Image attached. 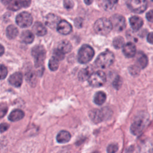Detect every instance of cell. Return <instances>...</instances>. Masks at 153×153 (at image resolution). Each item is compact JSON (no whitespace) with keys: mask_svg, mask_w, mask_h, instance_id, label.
Instances as JSON below:
<instances>
[{"mask_svg":"<svg viewBox=\"0 0 153 153\" xmlns=\"http://www.w3.org/2000/svg\"><path fill=\"white\" fill-rule=\"evenodd\" d=\"M149 122V115L148 112L142 111L139 112L134 118L131 126L130 131L135 135H140L146 128Z\"/></svg>","mask_w":153,"mask_h":153,"instance_id":"6da1fadb","label":"cell"},{"mask_svg":"<svg viewBox=\"0 0 153 153\" xmlns=\"http://www.w3.org/2000/svg\"><path fill=\"white\" fill-rule=\"evenodd\" d=\"M115 56L112 52L106 50L100 53L97 57L95 64L100 68H106L110 66L114 62Z\"/></svg>","mask_w":153,"mask_h":153,"instance_id":"7a4b0ae2","label":"cell"},{"mask_svg":"<svg viewBox=\"0 0 153 153\" xmlns=\"http://www.w3.org/2000/svg\"><path fill=\"white\" fill-rule=\"evenodd\" d=\"M112 29V25L110 19L105 17L99 19L96 21L94 25V29L95 32L102 35L108 34Z\"/></svg>","mask_w":153,"mask_h":153,"instance_id":"3957f363","label":"cell"},{"mask_svg":"<svg viewBox=\"0 0 153 153\" xmlns=\"http://www.w3.org/2000/svg\"><path fill=\"white\" fill-rule=\"evenodd\" d=\"M111 110L107 108H104L101 109H93L88 112V116L90 120L96 124L99 123L110 117Z\"/></svg>","mask_w":153,"mask_h":153,"instance_id":"277c9868","label":"cell"},{"mask_svg":"<svg viewBox=\"0 0 153 153\" xmlns=\"http://www.w3.org/2000/svg\"><path fill=\"white\" fill-rule=\"evenodd\" d=\"M94 55L93 48L88 45H83L79 49L78 53V60L81 63L89 62Z\"/></svg>","mask_w":153,"mask_h":153,"instance_id":"5b68a950","label":"cell"},{"mask_svg":"<svg viewBox=\"0 0 153 153\" xmlns=\"http://www.w3.org/2000/svg\"><path fill=\"white\" fill-rule=\"evenodd\" d=\"M126 4L128 8L136 13L144 12L148 6L147 0H127Z\"/></svg>","mask_w":153,"mask_h":153,"instance_id":"8992f818","label":"cell"},{"mask_svg":"<svg viewBox=\"0 0 153 153\" xmlns=\"http://www.w3.org/2000/svg\"><path fill=\"white\" fill-rule=\"evenodd\" d=\"M32 55L35 60V65L36 68L41 66L45 57V50L42 45H36L32 50Z\"/></svg>","mask_w":153,"mask_h":153,"instance_id":"52a82bcc","label":"cell"},{"mask_svg":"<svg viewBox=\"0 0 153 153\" xmlns=\"http://www.w3.org/2000/svg\"><path fill=\"white\" fill-rule=\"evenodd\" d=\"M88 83L94 87H99L102 86L106 82L105 74L101 71H98L91 74L88 79Z\"/></svg>","mask_w":153,"mask_h":153,"instance_id":"ba28073f","label":"cell"},{"mask_svg":"<svg viewBox=\"0 0 153 153\" xmlns=\"http://www.w3.org/2000/svg\"><path fill=\"white\" fill-rule=\"evenodd\" d=\"M16 23L21 27H27L30 26L33 22L31 14L24 11L19 14L16 18Z\"/></svg>","mask_w":153,"mask_h":153,"instance_id":"9c48e42d","label":"cell"},{"mask_svg":"<svg viewBox=\"0 0 153 153\" xmlns=\"http://www.w3.org/2000/svg\"><path fill=\"white\" fill-rule=\"evenodd\" d=\"M112 25V28L117 31L121 32L123 30L126 26L125 18L120 14H114L110 19Z\"/></svg>","mask_w":153,"mask_h":153,"instance_id":"30bf717a","label":"cell"},{"mask_svg":"<svg viewBox=\"0 0 153 153\" xmlns=\"http://www.w3.org/2000/svg\"><path fill=\"white\" fill-rule=\"evenodd\" d=\"M137 153H153V144L148 139L142 140L138 146Z\"/></svg>","mask_w":153,"mask_h":153,"instance_id":"8fae6325","label":"cell"},{"mask_svg":"<svg viewBox=\"0 0 153 153\" xmlns=\"http://www.w3.org/2000/svg\"><path fill=\"white\" fill-rule=\"evenodd\" d=\"M57 31L63 35H67L71 32L72 30L71 24L66 20H62L59 22L57 26Z\"/></svg>","mask_w":153,"mask_h":153,"instance_id":"7c38bea8","label":"cell"},{"mask_svg":"<svg viewBox=\"0 0 153 153\" xmlns=\"http://www.w3.org/2000/svg\"><path fill=\"white\" fill-rule=\"evenodd\" d=\"M60 18L54 14H48L45 18V25L50 28H54L57 26L60 22Z\"/></svg>","mask_w":153,"mask_h":153,"instance_id":"4fadbf2b","label":"cell"},{"mask_svg":"<svg viewBox=\"0 0 153 153\" xmlns=\"http://www.w3.org/2000/svg\"><path fill=\"white\" fill-rule=\"evenodd\" d=\"M8 81L11 85L16 87H19L22 85L23 81V75L22 73L19 72L14 73L10 76Z\"/></svg>","mask_w":153,"mask_h":153,"instance_id":"5bb4252c","label":"cell"},{"mask_svg":"<svg viewBox=\"0 0 153 153\" xmlns=\"http://www.w3.org/2000/svg\"><path fill=\"white\" fill-rule=\"evenodd\" d=\"M123 52L127 57H133L136 53V46L132 42H128L124 45Z\"/></svg>","mask_w":153,"mask_h":153,"instance_id":"9a60e30c","label":"cell"},{"mask_svg":"<svg viewBox=\"0 0 153 153\" xmlns=\"http://www.w3.org/2000/svg\"><path fill=\"white\" fill-rule=\"evenodd\" d=\"M148 63V59L146 55L142 52H139L136 56V65L140 69H143L146 67Z\"/></svg>","mask_w":153,"mask_h":153,"instance_id":"2e32d148","label":"cell"},{"mask_svg":"<svg viewBox=\"0 0 153 153\" xmlns=\"http://www.w3.org/2000/svg\"><path fill=\"white\" fill-rule=\"evenodd\" d=\"M24 116L25 113L22 110L16 109L10 112V115L8 117V118L10 121L12 122H16L22 120L24 117Z\"/></svg>","mask_w":153,"mask_h":153,"instance_id":"e0dca14e","label":"cell"},{"mask_svg":"<svg viewBox=\"0 0 153 153\" xmlns=\"http://www.w3.org/2000/svg\"><path fill=\"white\" fill-rule=\"evenodd\" d=\"M130 26L131 28L134 30H138L141 28L143 24L142 19L138 16H132L129 19Z\"/></svg>","mask_w":153,"mask_h":153,"instance_id":"ac0fdd59","label":"cell"},{"mask_svg":"<svg viewBox=\"0 0 153 153\" xmlns=\"http://www.w3.org/2000/svg\"><path fill=\"white\" fill-rule=\"evenodd\" d=\"M71 138L70 133L66 130H62L59 131L56 136V140L59 143H65L68 142Z\"/></svg>","mask_w":153,"mask_h":153,"instance_id":"d6986e66","label":"cell"},{"mask_svg":"<svg viewBox=\"0 0 153 153\" xmlns=\"http://www.w3.org/2000/svg\"><path fill=\"white\" fill-rule=\"evenodd\" d=\"M33 32L38 36H44L47 33V29L45 27L39 22H36L34 23L32 27Z\"/></svg>","mask_w":153,"mask_h":153,"instance_id":"ffe728a7","label":"cell"},{"mask_svg":"<svg viewBox=\"0 0 153 153\" xmlns=\"http://www.w3.org/2000/svg\"><path fill=\"white\" fill-rule=\"evenodd\" d=\"M93 68L91 66H87L81 69L78 74V78L81 81H84L90 78L93 74Z\"/></svg>","mask_w":153,"mask_h":153,"instance_id":"44dd1931","label":"cell"},{"mask_svg":"<svg viewBox=\"0 0 153 153\" xmlns=\"http://www.w3.org/2000/svg\"><path fill=\"white\" fill-rule=\"evenodd\" d=\"M22 41L26 44H30L34 39V35L33 33L29 30H25L21 34Z\"/></svg>","mask_w":153,"mask_h":153,"instance_id":"7402d4cb","label":"cell"},{"mask_svg":"<svg viewBox=\"0 0 153 153\" xmlns=\"http://www.w3.org/2000/svg\"><path fill=\"white\" fill-rule=\"evenodd\" d=\"M106 95L103 91L97 92L94 97V102L97 105H102L106 100Z\"/></svg>","mask_w":153,"mask_h":153,"instance_id":"603a6c76","label":"cell"},{"mask_svg":"<svg viewBox=\"0 0 153 153\" xmlns=\"http://www.w3.org/2000/svg\"><path fill=\"white\" fill-rule=\"evenodd\" d=\"M18 29L14 25H10L6 29V35L9 39H14L18 35Z\"/></svg>","mask_w":153,"mask_h":153,"instance_id":"cb8c5ba5","label":"cell"},{"mask_svg":"<svg viewBox=\"0 0 153 153\" xmlns=\"http://www.w3.org/2000/svg\"><path fill=\"white\" fill-rule=\"evenodd\" d=\"M58 49L63 53H67L70 52L72 50V45L69 41L64 40L59 43Z\"/></svg>","mask_w":153,"mask_h":153,"instance_id":"d4e9b609","label":"cell"},{"mask_svg":"<svg viewBox=\"0 0 153 153\" xmlns=\"http://www.w3.org/2000/svg\"><path fill=\"white\" fill-rule=\"evenodd\" d=\"M118 0H103L102 6L106 10H112L117 5Z\"/></svg>","mask_w":153,"mask_h":153,"instance_id":"484cf974","label":"cell"},{"mask_svg":"<svg viewBox=\"0 0 153 153\" xmlns=\"http://www.w3.org/2000/svg\"><path fill=\"white\" fill-rule=\"evenodd\" d=\"M26 79L27 81V82L32 86H34L36 84V75L32 71L27 73V74L26 75Z\"/></svg>","mask_w":153,"mask_h":153,"instance_id":"4316f807","label":"cell"},{"mask_svg":"<svg viewBox=\"0 0 153 153\" xmlns=\"http://www.w3.org/2000/svg\"><path fill=\"white\" fill-rule=\"evenodd\" d=\"M124 45V40L123 37L117 36L114 38L113 41V45L115 48H121V47H123Z\"/></svg>","mask_w":153,"mask_h":153,"instance_id":"83f0119b","label":"cell"},{"mask_svg":"<svg viewBox=\"0 0 153 153\" xmlns=\"http://www.w3.org/2000/svg\"><path fill=\"white\" fill-rule=\"evenodd\" d=\"M59 60H57L56 59H55L54 57H52L50 60H49V63H48V66L49 68L51 71H56L59 68Z\"/></svg>","mask_w":153,"mask_h":153,"instance_id":"f1b7e54d","label":"cell"},{"mask_svg":"<svg viewBox=\"0 0 153 153\" xmlns=\"http://www.w3.org/2000/svg\"><path fill=\"white\" fill-rule=\"evenodd\" d=\"M21 5L19 1L17 0H13L8 5V9L12 11H17L20 8Z\"/></svg>","mask_w":153,"mask_h":153,"instance_id":"f546056e","label":"cell"},{"mask_svg":"<svg viewBox=\"0 0 153 153\" xmlns=\"http://www.w3.org/2000/svg\"><path fill=\"white\" fill-rule=\"evenodd\" d=\"M53 57H54L55 59H56L57 60H58L59 61L63 60L65 57V53H63V52H62L60 50L56 49L54 50V51H53Z\"/></svg>","mask_w":153,"mask_h":153,"instance_id":"4dcf8cb0","label":"cell"},{"mask_svg":"<svg viewBox=\"0 0 153 153\" xmlns=\"http://www.w3.org/2000/svg\"><path fill=\"white\" fill-rule=\"evenodd\" d=\"M140 71V68L137 66L136 65H132L130 66L129 68V72L131 74V75L133 76H137L139 74Z\"/></svg>","mask_w":153,"mask_h":153,"instance_id":"1f68e13d","label":"cell"},{"mask_svg":"<svg viewBox=\"0 0 153 153\" xmlns=\"http://www.w3.org/2000/svg\"><path fill=\"white\" fill-rule=\"evenodd\" d=\"M118 150V146L116 143H111L107 147V153H115Z\"/></svg>","mask_w":153,"mask_h":153,"instance_id":"d6a6232c","label":"cell"},{"mask_svg":"<svg viewBox=\"0 0 153 153\" xmlns=\"http://www.w3.org/2000/svg\"><path fill=\"white\" fill-rule=\"evenodd\" d=\"M122 83H123V80H122V78L120 76H117L115 79L113 81V86L114 88H115L116 89H119L121 85H122Z\"/></svg>","mask_w":153,"mask_h":153,"instance_id":"836d02e7","label":"cell"},{"mask_svg":"<svg viewBox=\"0 0 153 153\" xmlns=\"http://www.w3.org/2000/svg\"><path fill=\"white\" fill-rule=\"evenodd\" d=\"M0 72H1V79H3L4 78H5L7 76V68L3 65H1V68H0Z\"/></svg>","mask_w":153,"mask_h":153,"instance_id":"e575fe53","label":"cell"},{"mask_svg":"<svg viewBox=\"0 0 153 153\" xmlns=\"http://www.w3.org/2000/svg\"><path fill=\"white\" fill-rule=\"evenodd\" d=\"M63 4H64V7L66 9H71L74 6V2L72 0H64Z\"/></svg>","mask_w":153,"mask_h":153,"instance_id":"d590c367","label":"cell"},{"mask_svg":"<svg viewBox=\"0 0 153 153\" xmlns=\"http://www.w3.org/2000/svg\"><path fill=\"white\" fill-rule=\"evenodd\" d=\"M19 1L20 3L21 6L25 8L28 7L31 3V0H19Z\"/></svg>","mask_w":153,"mask_h":153,"instance_id":"8d00e7d4","label":"cell"},{"mask_svg":"<svg viewBox=\"0 0 153 153\" xmlns=\"http://www.w3.org/2000/svg\"><path fill=\"white\" fill-rule=\"evenodd\" d=\"M82 23H83V20L81 18H76L75 19L74 24L76 27H77L78 28L81 27L82 26Z\"/></svg>","mask_w":153,"mask_h":153,"instance_id":"74e56055","label":"cell"},{"mask_svg":"<svg viewBox=\"0 0 153 153\" xmlns=\"http://www.w3.org/2000/svg\"><path fill=\"white\" fill-rule=\"evenodd\" d=\"M7 107L5 105H1V111H0V115L1 118H2L7 112Z\"/></svg>","mask_w":153,"mask_h":153,"instance_id":"f35d334b","label":"cell"},{"mask_svg":"<svg viewBox=\"0 0 153 153\" xmlns=\"http://www.w3.org/2000/svg\"><path fill=\"white\" fill-rule=\"evenodd\" d=\"M146 17L147 20L150 22H153V10H151L149 11L146 14Z\"/></svg>","mask_w":153,"mask_h":153,"instance_id":"ab89813d","label":"cell"},{"mask_svg":"<svg viewBox=\"0 0 153 153\" xmlns=\"http://www.w3.org/2000/svg\"><path fill=\"white\" fill-rule=\"evenodd\" d=\"M9 128V125L7 123L1 124V133H3Z\"/></svg>","mask_w":153,"mask_h":153,"instance_id":"60d3db41","label":"cell"},{"mask_svg":"<svg viewBox=\"0 0 153 153\" xmlns=\"http://www.w3.org/2000/svg\"><path fill=\"white\" fill-rule=\"evenodd\" d=\"M147 41L149 43L153 44V32L148 33L147 36Z\"/></svg>","mask_w":153,"mask_h":153,"instance_id":"b9f144b4","label":"cell"},{"mask_svg":"<svg viewBox=\"0 0 153 153\" xmlns=\"http://www.w3.org/2000/svg\"><path fill=\"white\" fill-rule=\"evenodd\" d=\"M13 0H1V2L4 5H8Z\"/></svg>","mask_w":153,"mask_h":153,"instance_id":"7bdbcfd3","label":"cell"},{"mask_svg":"<svg viewBox=\"0 0 153 153\" xmlns=\"http://www.w3.org/2000/svg\"><path fill=\"white\" fill-rule=\"evenodd\" d=\"M4 52V48L2 45H0V54H1V56H2Z\"/></svg>","mask_w":153,"mask_h":153,"instance_id":"ee69618b","label":"cell"},{"mask_svg":"<svg viewBox=\"0 0 153 153\" xmlns=\"http://www.w3.org/2000/svg\"><path fill=\"white\" fill-rule=\"evenodd\" d=\"M84 2L87 4V5H90V4H91L92 2H93V0H84Z\"/></svg>","mask_w":153,"mask_h":153,"instance_id":"f6af8a7d","label":"cell"}]
</instances>
